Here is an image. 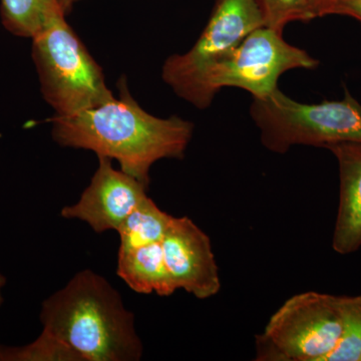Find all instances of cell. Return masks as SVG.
I'll use <instances>...</instances> for the list:
<instances>
[{
	"mask_svg": "<svg viewBox=\"0 0 361 361\" xmlns=\"http://www.w3.org/2000/svg\"><path fill=\"white\" fill-rule=\"evenodd\" d=\"M120 96L71 116L51 118V134L61 147L94 152L118 161L121 170L149 186V170L161 159H183L194 123L178 116L159 118L135 101L125 82Z\"/></svg>",
	"mask_w": 361,
	"mask_h": 361,
	"instance_id": "obj_1",
	"label": "cell"
},
{
	"mask_svg": "<svg viewBox=\"0 0 361 361\" xmlns=\"http://www.w3.org/2000/svg\"><path fill=\"white\" fill-rule=\"evenodd\" d=\"M42 331L80 361H137L142 343L135 316L108 280L94 271L78 272L42 304Z\"/></svg>",
	"mask_w": 361,
	"mask_h": 361,
	"instance_id": "obj_2",
	"label": "cell"
},
{
	"mask_svg": "<svg viewBox=\"0 0 361 361\" xmlns=\"http://www.w3.org/2000/svg\"><path fill=\"white\" fill-rule=\"evenodd\" d=\"M32 39L40 90L54 116L75 115L115 96L101 66L66 21L61 4Z\"/></svg>",
	"mask_w": 361,
	"mask_h": 361,
	"instance_id": "obj_3",
	"label": "cell"
},
{
	"mask_svg": "<svg viewBox=\"0 0 361 361\" xmlns=\"http://www.w3.org/2000/svg\"><path fill=\"white\" fill-rule=\"evenodd\" d=\"M318 65L317 59L288 44L282 33L263 26L207 66L183 99L203 110L223 87H237L253 99H265L278 89V80L286 71L314 70Z\"/></svg>",
	"mask_w": 361,
	"mask_h": 361,
	"instance_id": "obj_4",
	"label": "cell"
},
{
	"mask_svg": "<svg viewBox=\"0 0 361 361\" xmlns=\"http://www.w3.org/2000/svg\"><path fill=\"white\" fill-rule=\"evenodd\" d=\"M249 111L261 142L273 153L285 154L294 146L327 149L361 142V104L348 90L341 101L303 104L277 89L265 99H253Z\"/></svg>",
	"mask_w": 361,
	"mask_h": 361,
	"instance_id": "obj_5",
	"label": "cell"
},
{
	"mask_svg": "<svg viewBox=\"0 0 361 361\" xmlns=\"http://www.w3.org/2000/svg\"><path fill=\"white\" fill-rule=\"evenodd\" d=\"M341 334V296L314 291L296 294L256 336V360L324 361Z\"/></svg>",
	"mask_w": 361,
	"mask_h": 361,
	"instance_id": "obj_6",
	"label": "cell"
},
{
	"mask_svg": "<svg viewBox=\"0 0 361 361\" xmlns=\"http://www.w3.org/2000/svg\"><path fill=\"white\" fill-rule=\"evenodd\" d=\"M263 26L257 0H216L208 23L192 49L166 59L161 68L164 82L183 99L207 66Z\"/></svg>",
	"mask_w": 361,
	"mask_h": 361,
	"instance_id": "obj_7",
	"label": "cell"
},
{
	"mask_svg": "<svg viewBox=\"0 0 361 361\" xmlns=\"http://www.w3.org/2000/svg\"><path fill=\"white\" fill-rule=\"evenodd\" d=\"M148 187L123 171L116 170L111 159L102 157L80 201L65 207L61 216L84 221L97 233L118 231L128 216L148 197Z\"/></svg>",
	"mask_w": 361,
	"mask_h": 361,
	"instance_id": "obj_8",
	"label": "cell"
},
{
	"mask_svg": "<svg viewBox=\"0 0 361 361\" xmlns=\"http://www.w3.org/2000/svg\"><path fill=\"white\" fill-rule=\"evenodd\" d=\"M161 248L176 288L184 289L198 299L219 293V269L210 238L193 221L173 217Z\"/></svg>",
	"mask_w": 361,
	"mask_h": 361,
	"instance_id": "obj_9",
	"label": "cell"
},
{
	"mask_svg": "<svg viewBox=\"0 0 361 361\" xmlns=\"http://www.w3.org/2000/svg\"><path fill=\"white\" fill-rule=\"evenodd\" d=\"M339 169V205L332 248L341 255L361 247V142H339L327 148Z\"/></svg>",
	"mask_w": 361,
	"mask_h": 361,
	"instance_id": "obj_10",
	"label": "cell"
},
{
	"mask_svg": "<svg viewBox=\"0 0 361 361\" xmlns=\"http://www.w3.org/2000/svg\"><path fill=\"white\" fill-rule=\"evenodd\" d=\"M116 273L137 293L170 296L177 290L166 265L161 242L118 249Z\"/></svg>",
	"mask_w": 361,
	"mask_h": 361,
	"instance_id": "obj_11",
	"label": "cell"
},
{
	"mask_svg": "<svg viewBox=\"0 0 361 361\" xmlns=\"http://www.w3.org/2000/svg\"><path fill=\"white\" fill-rule=\"evenodd\" d=\"M172 218L173 216L161 211L155 202L147 197L118 228L120 249L160 243Z\"/></svg>",
	"mask_w": 361,
	"mask_h": 361,
	"instance_id": "obj_12",
	"label": "cell"
},
{
	"mask_svg": "<svg viewBox=\"0 0 361 361\" xmlns=\"http://www.w3.org/2000/svg\"><path fill=\"white\" fill-rule=\"evenodd\" d=\"M59 0H1L2 23L16 37L32 39Z\"/></svg>",
	"mask_w": 361,
	"mask_h": 361,
	"instance_id": "obj_13",
	"label": "cell"
},
{
	"mask_svg": "<svg viewBox=\"0 0 361 361\" xmlns=\"http://www.w3.org/2000/svg\"><path fill=\"white\" fill-rule=\"evenodd\" d=\"M341 334L324 361H360L361 294L341 296Z\"/></svg>",
	"mask_w": 361,
	"mask_h": 361,
	"instance_id": "obj_14",
	"label": "cell"
},
{
	"mask_svg": "<svg viewBox=\"0 0 361 361\" xmlns=\"http://www.w3.org/2000/svg\"><path fill=\"white\" fill-rule=\"evenodd\" d=\"M0 361H80L70 348L42 331L37 341L21 348L0 346Z\"/></svg>",
	"mask_w": 361,
	"mask_h": 361,
	"instance_id": "obj_15",
	"label": "cell"
},
{
	"mask_svg": "<svg viewBox=\"0 0 361 361\" xmlns=\"http://www.w3.org/2000/svg\"><path fill=\"white\" fill-rule=\"evenodd\" d=\"M265 27L283 33L288 23L315 20L308 0H257Z\"/></svg>",
	"mask_w": 361,
	"mask_h": 361,
	"instance_id": "obj_16",
	"label": "cell"
},
{
	"mask_svg": "<svg viewBox=\"0 0 361 361\" xmlns=\"http://www.w3.org/2000/svg\"><path fill=\"white\" fill-rule=\"evenodd\" d=\"M331 14L350 16L361 23V0H338Z\"/></svg>",
	"mask_w": 361,
	"mask_h": 361,
	"instance_id": "obj_17",
	"label": "cell"
},
{
	"mask_svg": "<svg viewBox=\"0 0 361 361\" xmlns=\"http://www.w3.org/2000/svg\"><path fill=\"white\" fill-rule=\"evenodd\" d=\"M315 18L331 16L332 9L338 0H308Z\"/></svg>",
	"mask_w": 361,
	"mask_h": 361,
	"instance_id": "obj_18",
	"label": "cell"
},
{
	"mask_svg": "<svg viewBox=\"0 0 361 361\" xmlns=\"http://www.w3.org/2000/svg\"><path fill=\"white\" fill-rule=\"evenodd\" d=\"M80 0H59V4H61V8L63 9L66 13H68V11H71L73 6L78 2H80Z\"/></svg>",
	"mask_w": 361,
	"mask_h": 361,
	"instance_id": "obj_19",
	"label": "cell"
},
{
	"mask_svg": "<svg viewBox=\"0 0 361 361\" xmlns=\"http://www.w3.org/2000/svg\"><path fill=\"white\" fill-rule=\"evenodd\" d=\"M6 283V277L0 273V305L4 302V297H2V289H4V285Z\"/></svg>",
	"mask_w": 361,
	"mask_h": 361,
	"instance_id": "obj_20",
	"label": "cell"
},
{
	"mask_svg": "<svg viewBox=\"0 0 361 361\" xmlns=\"http://www.w3.org/2000/svg\"><path fill=\"white\" fill-rule=\"evenodd\" d=\"M360 361H361V358H360Z\"/></svg>",
	"mask_w": 361,
	"mask_h": 361,
	"instance_id": "obj_21",
	"label": "cell"
}]
</instances>
